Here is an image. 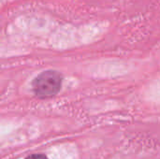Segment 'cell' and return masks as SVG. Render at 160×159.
Segmentation results:
<instances>
[{"mask_svg": "<svg viewBox=\"0 0 160 159\" xmlns=\"http://www.w3.org/2000/svg\"><path fill=\"white\" fill-rule=\"evenodd\" d=\"M62 75L55 70H46L38 74L32 82V90L39 98L54 97L62 87Z\"/></svg>", "mask_w": 160, "mask_h": 159, "instance_id": "obj_1", "label": "cell"}, {"mask_svg": "<svg viewBox=\"0 0 160 159\" xmlns=\"http://www.w3.org/2000/svg\"><path fill=\"white\" fill-rule=\"evenodd\" d=\"M25 159H48V157L43 154H33L28 156Z\"/></svg>", "mask_w": 160, "mask_h": 159, "instance_id": "obj_2", "label": "cell"}]
</instances>
